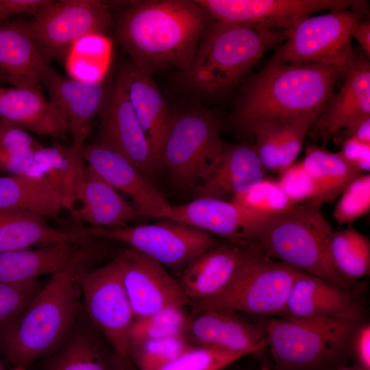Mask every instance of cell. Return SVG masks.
<instances>
[{"instance_id": "1", "label": "cell", "mask_w": 370, "mask_h": 370, "mask_svg": "<svg viewBox=\"0 0 370 370\" xmlns=\"http://www.w3.org/2000/svg\"><path fill=\"white\" fill-rule=\"evenodd\" d=\"M211 19L195 0L129 1L116 17L115 36L130 62L146 75L173 67L180 71Z\"/></svg>"}, {"instance_id": "2", "label": "cell", "mask_w": 370, "mask_h": 370, "mask_svg": "<svg viewBox=\"0 0 370 370\" xmlns=\"http://www.w3.org/2000/svg\"><path fill=\"white\" fill-rule=\"evenodd\" d=\"M92 241L86 237L68 262L52 274L3 344L6 359L15 367L25 368L50 356L71 334L82 313L76 295L77 280L97 257Z\"/></svg>"}, {"instance_id": "3", "label": "cell", "mask_w": 370, "mask_h": 370, "mask_svg": "<svg viewBox=\"0 0 370 370\" xmlns=\"http://www.w3.org/2000/svg\"><path fill=\"white\" fill-rule=\"evenodd\" d=\"M340 75L336 67L327 64L268 63L244 84L235 123L249 133L263 123L284 125L321 113Z\"/></svg>"}, {"instance_id": "4", "label": "cell", "mask_w": 370, "mask_h": 370, "mask_svg": "<svg viewBox=\"0 0 370 370\" xmlns=\"http://www.w3.org/2000/svg\"><path fill=\"white\" fill-rule=\"evenodd\" d=\"M285 29L214 20L201 36L179 84L200 96H215L237 85L272 47L286 39Z\"/></svg>"}, {"instance_id": "5", "label": "cell", "mask_w": 370, "mask_h": 370, "mask_svg": "<svg viewBox=\"0 0 370 370\" xmlns=\"http://www.w3.org/2000/svg\"><path fill=\"white\" fill-rule=\"evenodd\" d=\"M333 233L321 206L308 202L266 220L254 245L273 259L359 297L362 286L343 277L334 265L330 253Z\"/></svg>"}, {"instance_id": "6", "label": "cell", "mask_w": 370, "mask_h": 370, "mask_svg": "<svg viewBox=\"0 0 370 370\" xmlns=\"http://www.w3.org/2000/svg\"><path fill=\"white\" fill-rule=\"evenodd\" d=\"M348 319L262 317L273 370H324L345 364L354 330Z\"/></svg>"}, {"instance_id": "7", "label": "cell", "mask_w": 370, "mask_h": 370, "mask_svg": "<svg viewBox=\"0 0 370 370\" xmlns=\"http://www.w3.org/2000/svg\"><path fill=\"white\" fill-rule=\"evenodd\" d=\"M302 272L247 245L226 287L206 300L193 302L192 313L221 310L268 317L281 314L294 281Z\"/></svg>"}, {"instance_id": "8", "label": "cell", "mask_w": 370, "mask_h": 370, "mask_svg": "<svg viewBox=\"0 0 370 370\" xmlns=\"http://www.w3.org/2000/svg\"><path fill=\"white\" fill-rule=\"evenodd\" d=\"M225 144L212 111L191 108L173 113L160 157V168L180 186L195 188L218 162Z\"/></svg>"}, {"instance_id": "9", "label": "cell", "mask_w": 370, "mask_h": 370, "mask_svg": "<svg viewBox=\"0 0 370 370\" xmlns=\"http://www.w3.org/2000/svg\"><path fill=\"white\" fill-rule=\"evenodd\" d=\"M365 13L342 10L302 17L285 29L284 43L269 63L327 64L346 75L357 57L351 45L352 29Z\"/></svg>"}, {"instance_id": "10", "label": "cell", "mask_w": 370, "mask_h": 370, "mask_svg": "<svg viewBox=\"0 0 370 370\" xmlns=\"http://www.w3.org/2000/svg\"><path fill=\"white\" fill-rule=\"evenodd\" d=\"M75 232L81 237L125 243L172 269H184L199 255L225 243L206 232L170 219L133 227L79 228Z\"/></svg>"}, {"instance_id": "11", "label": "cell", "mask_w": 370, "mask_h": 370, "mask_svg": "<svg viewBox=\"0 0 370 370\" xmlns=\"http://www.w3.org/2000/svg\"><path fill=\"white\" fill-rule=\"evenodd\" d=\"M77 284L88 319L106 336L125 369L130 370L129 333L135 315L116 259L82 273Z\"/></svg>"}, {"instance_id": "12", "label": "cell", "mask_w": 370, "mask_h": 370, "mask_svg": "<svg viewBox=\"0 0 370 370\" xmlns=\"http://www.w3.org/2000/svg\"><path fill=\"white\" fill-rule=\"evenodd\" d=\"M116 2L49 0L26 24L39 49L50 62L66 52L82 36L91 33L103 34L112 23V8Z\"/></svg>"}, {"instance_id": "13", "label": "cell", "mask_w": 370, "mask_h": 370, "mask_svg": "<svg viewBox=\"0 0 370 370\" xmlns=\"http://www.w3.org/2000/svg\"><path fill=\"white\" fill-rule=\"evenodd\" d=\"M214 20L267 29H287L304 16L322 10H362L353 0H195Z\"/></svg>"}, {"instance_id": "14", "label": "cell", "mask_w": 370, "mask_h": 370, "mask_svg": "<svg viewBox=\"0 0 370 370\" xmlns=\"http://www.w3.org/2000/svg\"><path fill=\"white\" fill-rule=\"evenodd\" d=\"M99 114V140L96 143L119 153L152 178L160 166L133 110L121 71L106 92Z\"/></svg>"}, {"instance_id": "15", "label": "cell", "mask_w": 370, "mask_h": 370, "mask_svg": "<svg viewBox=\"0 0 370 370\" xmlns=\"http://www.w3.org/2000/svg\"><path fill=\"white\" fill-rule=\"evenodd\" d=\"M115 258L135 319L168 308L191 306L179 282L153 258L130 247Z\"/></svg>"}, {"instance_id": "16", "label": "cell", "mask_w": 370, "mask_h": 370, "mask_svg": "<svg viewBox=\"0 0 370 370\" xmlns=\"http://www.w3.org/2000/svg\"><path fill=\"white\" fill-rule=\"evenodd\" d=\"M269 218L253 214L230 200L212 197H196L181 205H171L164 219L178 221L226 242L242 245H253L256 236Z\"/></svg>"}, {"instance_id": "17", "label": "cell", "mask_w": 370, "mask_h": 370, "mask_svg": "<svg viewBox=\"0 0 370 370\" xmlns=\"http://www.w3.org/2000/svg\"><path fill=\"white\" fill-rule=\"evenodd\" d=\"M80 153L88 166L117 191L132 198L140 217H167L171 205L151 179L126 158L97 143L84 145Z\"/></svg>"}, {"instance_id": "18", "label": "cell", "mask_w": 370, "mask_h": 370, "mask_svg": "<svg viewBox=\"0 0 370 370\" xmlns=\"http://www.w3.org/2000/svg\"><path fill=\"white\" fill-rule=\"evenodd\" d=\"M40 84L47 91L49 100L66 120L73 149L81 151L106 98L102 82H86L66 77L49 64L42 73Z\"/></svg>"}, {"instance_id": "19", "label": "cell", "mask_w": 370, "mask_h": 370, "mask_svg": "<svg viewBox=\"0 0 370 370\" xmlns=\"http://www.w3.org/2000/svg\"><path fill=\"white\" fill-rule=\"evenodd\" d=\"M365 315V308L358 296L326 280L301 272L278 317L362 321Z\"/></svg>"}, {"instance_id": "20", "label": "cell", "mask_w": 370, "mask_h": 370, "mask_svg": "<svg viewBox=\"0 0 370 370\" xmlns=\"http://www.w3.org/2000/svg\"><path fill=\"white\" fill-rule=\"evenodd\" d=\"M185 334L200 346L257 353L267 347L264 330L258 323L241 318L236 312L204 310L189 317Z\"/></svg>"}, {"instance_id": "21", "label": "cell", "mask_w": 370, "mask_h": 370, "mask_svg": "<svg viewBox=\"0 0 370 370\" xmlns=\"http://www.w3.org/2000/svg\"><path fill=\"white\" fill-rule=\"evenodd\" d=\"M50 64L32 34L26 21L0 23V80L14 88L41 90V77Z\"/></svg>"}, {"instance_id": "22", "label": "cell", "mask_w": 370, "mask_h": 370, "mask_svg": "<svg viewBox=\"0 0 370 370\" xmlns=\"http://www.w3.org/2000/svg\"><path fill=\"white\" fill-rule=\"evenodd\" d=\"M254 145L225 143L219 160L209 175L195 189L196 197L223 200L243 192L266 178Z\"/></svg>"}, {"instance_id": "23", "label": "cell", "mask_w": 370, "mask_h": 370, "mask_svg": "<svg viewBox=\"0 0 370 370\" xmlns=\"http://www.w3.org/2000/svg\"><path fill=\"white\" fill-rule=\"evenodd\" d=\"M367 114H370V64L360 53L340 91L334 92L326 102L314 129L326 143L352 121Z\"/></svg>"}, {"instance_id": "24", "label": "cell", "mask_w": 370, "mask_h": 370, "mask_svg": "<svg viewBox=\"0 0 370 370\" xmlns=\"http://www.w3.org/2000/svg\"><path fill=\"white\" fill-rule=\"evenodd\" d=\"M0 119L42 136L65 140L69 135L65 117L41 90L0 87Z\"/></svg>"}, {"instance_id": "25", "label": "cell", "mask_w": 370, "mask_h": 370, "mask_svg": "<svg viewBox=\"0 0 370 370\" xmlns=\"http://www.w3.org/2000/svg\"><path fill=\"white\" fill-rule=\"evenodd\" d=\"M245 247L225 242L199 255L184 267L179 283L192 303L208 299L226 287L237 270Z\"/></svg>"}, {"instance_id": "26", "label": "cell", "mask_w": 370, "mask_h": 370, "mask_svg": "<svg viewBox=\"0 0 370 370\" xmlns=\"http://www.w3.org/2000/svg\"><path fill=\"white\" fill-rule=\"evenodd\" d=\"M120 71L133 110L160 164L173 112L151 76L141 72L131 62L125 64Z\"/></svg>"}, {"instance_id": "27", "label": "cell", "mask_w": 370, "mask_h": 370, "mask_svg": "<svg viewBox=\"0 0 370 370\" xmlns=\"http://www.w3.org/2000/svg\"><path fill=\"white\" fill-rule=\"evenodd\" d=\"M79 201L81 208L72 213L92 227H121L140 217L136 207L89 166L86 168Z\"/></svg>"}, {"instance_id": "28", "label": "cell", "mask_w": 370, "mask_h": 370, "mask_svg": "<svg viewBox=\"0 0 370 370\" xmlns=\"http://www.w3.org/2000/svg\"><path fill=\"white\" fill-rule=\"evenodd\" d=\"M34 160L41 178L60 193L63 208L73 212L79 199L86 168L80 151L58 143L41 145L34 151Z\"/></svg>"}, {"instance_id": "29", "label": "cell", "mask_w": 370, "mask_h": 370, "mask_svg": "<svg viewBox=\"0 0 370 370\" xmlns=\"http://www.w3.org/2000/svg\"><path fill=\"white\" fill-rule=\"evenodd\" d=\"M81 317L63 345L47 356L42 370H127L116 354L110 356L101 348L86 318Z\"/></svg>"}, {"instance_id": "30", "label": "cell", "mask_w": 370, "mask_h": 370, "mask_svg": "<svg viewBox=\"0 0 370 370\" xmlns=\"http://www.w3.org/2000/svg\"><path fill=\"white\" fill-rule=\"evenodd\" d=\"M83 239L75 231L51 227L45 218L28 211L0 209V253L41 244L75 243Z\"/></svg>"}, {"instance_id": "31", "label": "cell", "mask_w": 370, "mask_h": 370, "mask_svg": "<svg viewBox=\"0 0 370 370\" xmlns=\"http://www.w3.org/2000/svg\"><path fill=\"white\" fill-rule=\"evenodd\" d=\"M71 243L45 245L39 249H24L0 253V282L16 284L36 280L62 269L75 253Z\"/></svg>"}, {"instance_id": "32", "label": "cell", "mask_w": 370, "mask_h": 370, "mask_svg": "<svg viewBox=\"0 0 370 370\" xmlns=\"http://www.w3.org/2000/svg\"><path fill=\"white\" fill-rule=\"evenodd\" d=\"M63 208L60 193L43 179L0 176V209L28 211L44 218L58 219Z\"/></svg>"}, {"instance_id": "33", "label": "cell", "mask_w": 370, "mask_h": 370, "mask_svg": "<svg viewBox=\"0 0 370 370\" xmlns=\"http://www.w3.org/2000/svg\"><path fill=\"white\" fill-rule=\"evenodd\" d=\"M301 162L317 186L318 195L314 204L321 206L334 201L354 179L362 174L338 153L317 146L307 148Z\"/></svg>"}, {"instance_id": "34", "label": "cell", "mask_w": 370, "mask_h": 370, "mask_svg": "<svg viewBox=\"0 0 370 370\" xmlns=\"http://www.w3.org/2000/svg\"><path fill=\"white\" fill-rule=\"evenodd\" d=\"M110 42L101 33H91L75 40L66 51L69 77L86 82H102L110 56Z\"/></svg>"}, {"instance_id": "35", "label": "cell", "mask_w": 370, "mask_h": 370, "mask_svg": "<svg viewBox=\"0 0 370 370\" xmlns=\"http://www.w3.org/2000/svg\"><path fill=\"white\" fill-rule=\"evenodd\" d=\"M330 253L334 267L345 278L358 282V280L369 275V238L352 225L334 232Z\"/></svg>"}, {"instance_id": "36", "label": "cell", "mask_w": 370, "mask_h": 370, "mask_svg": "<svg viewBox=\"0 0 370 370\" xmlns=\"http://www.w3.org/2000/svg\"><path fill=\"white\" fill-rule=\"evenodd\" d=\"M188 319L182 307L168 308L136 318L129 333L130 346L147 340L184 336Z\"/></svg>"}, {"instance_id": "37", "label": "cell", "mask_w": 370, "mask_h": 370, "mask_svg": "<svg viewBox=\"0 0 370 370\" xmlns=\"http://www.w3.org/2000/svg\"><path fill=\"white\" fill-rule=\"evenodd\" d=\"M42 286L38 280L0 282V345L8 339Z\"/></svg>"}, {"instance_id": "38", "label": "cell", "mask_w": 370, "mask_h": 370, "mask_svg": "<svg viewBox=\"0 0 370 370\" xmlns=\"http://www.w3.org/2000/svg\"><path fill=\"white\" fill-rule=\"evenodd\" d=\"M230 201L247 212L264 218L277 215L294 206L278 181L267 177L248 189L236 194Z\"/></svg>"}, {"instance_id": "39", "label": "cell", "mask_w": 370, "mask_h": 370, "mask_svg": "<svg viewBox=\"0 0 370 370\" xmlns=\"http://www.w3.org/2000/svg\"><path fill=\"white\" fill-rule=\"evenodd\" d=\"M193 345L185 336L151 339L130 346V358L135 370H149L162 366Z\"/></svg>"}, {"instance_id": "40", "label": "cell", "mask_w": 370, "mask_h": 370, "mask_svg": "<svg viewBox=\"0 0 370 370\" xmlns=\"http://www.w3.org/2000/svg\"><path fill=\"white\" fill-rule=\"evenodd\" d=\"M247 355L214 347L193 346L174 360L149 370H225Z\"/></svg>"}, {"instance_id": "41", "label": "cell", "mask_w": 370, "mask_h": 370, "mask_svg": "<svg viewBox=\"0 0 370 370\" xmlns=\"http://www.w3.org/2000/svg\"><path fill=\"white\" fill-rule=\"evenodd\" d=\"M333 217L339 225H351L370 210V175L360 174L343 190Z\"/></svg>"}, {"instance_id": "42", "label": "cell", "mask_w": 370, "mask_h": 370, "mask_svg": "<svg viewBox=\"0 0 370 370\" xmlns=\"http://www.w3.org/2000/svg\"><path fill=\"white\" fill-rule=\"evenodd\" d=\"M321 113L310 114L282 125L278 170L280 173L294 162L299 154L310 127L315 123Z\"/></svg>"}, {"instance_id": "43", "label": "cell", "mask_w": 370, "mask_h": 370, "mask_svg": "<svg viewBox=\"0 0 370 370\" xmlns=\"http://www.w3.org/2000/svg\"><path fill=\"white\" fill-rule=\"evenodd\" d=\"M279 173L277 181L293 205L316 201L317 186L301 162H294Z\"/></svg>"}, {"instance_id": "44", "label": "cell", "mask_w": 370, "mask_h": 370, "mask_svg": "<svg viewBox=\"0 0 370 370\" xmlns=\"http://www.w3.org/2000/svg\"><path fill=\"white\" fill-rule=\"evenodd\" d=\"M282 125L266 122L256 125L249 132L256 138L254 145L267 171L277 172Z\"/></svg>"}, {"instance_id": "45", "label": "cell", "mask_w": 370, "mask_h": 370, "mask_svg": "<svg viewBox=\"0 0 370 370\" xmlns=\"http://www.w3.org/2000/svg\"><path fill=\"white\" fill-rule=\"evenodd\" d=\"M40 145L28 131L0 119V163Z\"/></svg>"}, {"instance_id": "46", "label": "cell", "mask_w": 370, "mask_h": 370, "mask_svg": "<svg viewBox=\"0 0 370 370\" xmlns=\"http://www.w3.org/2000/svg\"><path fill=\"white\" fill-rule=\"evenodd\" d=\"M356 367L370 370V323L365 320L358 323L353 333L349 349Z\"/></svg>"}, {"instance_id": "47", "label": "cell", "mask_w": 370, "mask_h": 370, "mask_svg": "<svg viewBox=\"0 0 370 370\" xmlns=\"http://www.w3.org/2000/svg\"><path fill=\"white\" fill-rule=\"evenodd\" d=\"M338 154L361 173L370 170V144L352 138L343 141Z\"/></svg>"}, {"instance_id": "48", "label": "cell", "mask_w": 370, "mask_h": 370, "mask_svg": "<svg viewBox=\"0 0 370 370\" xmlns=\"http://www.w3.org/2000/svg\"><path fill=\"white\" fill-rule=\"evenodd\" d=\"M49 0H3V14L4 19L8 20L16 15L34 14Z\"/></svg>"}, {"instance_id": "49", "label": "cell", "mask_w": 370, "mask_h": 370, "mask_svg": "<svg viewBox=\"0 0 370 370\" xmlns=\"http://www.w3.org/2000/svg\"><path fill=\"white\" fill-rule=\"evenodd\" d=\"M345 130L347 138L370 144V114L354 119L347 125Z\"/></svg>"}, {"instance_id": "50", "label": "cell", "mask_w": 370, "mask_h": 370, "mask_svg": "<svg viewBox=\"0 0 370 370\" xmlns=\"http://www.w3.org/2000/svg\"><path fill=\"white\" fill-rule=\"evenodd\" d=\"M352 38L356 39L363 51V54L370 58V21L360 20L353 27L351 32Z\"/></svg>"}, {"instance_id": "51", "label": "cell", "mask_w": 370, "mask_h": 370, "mask_svg": "<svg viewBox=\"0 0 370 370\" xmlns=\"http://www.w3.org/2000/svg\"><path fill=\"white\" fill-rule=\"evenodd\" d=\"M324 370H360L355 366H347L345 364H342L340 365H337L335 367H332L328 369H325Z\"/></svg>"}, {"instance_id": "52", "label": "cell", "mask_w": 370, "mask_h": 370, "mask_svg": "<svg viewBox=\"0 0 370 370\" xmlns=\"http://www.w3.org/2000/svg\"><path fill=\"white\" fill-rule=\"evenodd\" d=\"M258 370H273L271 366L267 362H263Z\"/></svg>"}, {"instance_id": "53", "label": "cell", "mask_w": 370, "mask_h": 370, "mask_svg": "<svg viewBox=\"0 0 370 370\" xmlns=\"http://www.w3.org/2000/svg\"><path fill=\"white\" fill-rule=\"evenodd\" d=\"M5 21L3 14V0H0V23Z\"/></svg>"}, {"instance_id": "54", "label": "cell", "mask_w": 370, "mask_h": 370, "mask_svg": "<svg viewBox=\"0 0 370 370\" xmlns=\"http://www.w3.org/2000/svg\"><path fill=\"white\" fill-rule=\"evenodd\" d=\"M11 370H26L25 367H15L13 369Z\"/></svg>"}, {"instance_id": "55", "label": "cell", "mask_w": 370, "mask_h": 370, "mask_svg": "<svg viewBox=\"0 0 370 370\" xmlns=\"http://www.w3.org/2000/svg\"><path fill=\"white\" fill-rule=\"evenodd\" d=\"M0 370H3V367H2L1 365V363H0Z\"/></svg>"}]
</instances>
